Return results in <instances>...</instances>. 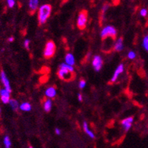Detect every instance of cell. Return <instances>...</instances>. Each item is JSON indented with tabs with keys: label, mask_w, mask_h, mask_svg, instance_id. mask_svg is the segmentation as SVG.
<instances>
[{
	"label": "cell",
	"mask_w": 148,
	"mask_h": 148,
	"mask_svg": "<svg viewBox=\"0 0 148 148\" xmlns=\"http://www.w3.org/2000/svg\"><path fill=\"white\" fill-rule=\"evenodd\" d=\"M74 72L73 66L69 65L67 64H62L60 66L58 75L61 80H69L71 79V76Z\"/></svg>",
	"instance_id": "1"
},
{
	"label": "cell",
	"mask_w": 148,
	"mask_h": 148,
	"mask_svg": "<svg viewBox=\"0 0 148 148\" xmlns=\"http://www.w3.org/2000/svg\"><path fill=\"white\" fill-rule=\"evenodd\" d=\"M52 12V6L50 5H41L38 10V21L40 25H44L47 21Z\"/></svg>",
	"instance_id": "2"
},
{
	"label": "cell",
	"mask_w": 148,
	"mask_h": 148,
	"mask_svg": "<svg viewBox=\"0 0 148 148\" xmlns=\"http://www.w3.org/2000/svg\"><path fill=\"white\" fill-rule=\"evenodd\" d=\"M56 44L53 41H48L46 44V47L44 48V56L46 58H50L52 56L55 55L56 52Z\"/></svg>",
	"instance_id": "3"
},
{
	"label": "cell",
	"mask_w": 148,
	"mask_h": 148,
	"mask_svg": "<svg viewBox=\"0 0 148 148\" xmlns=\"http://www.w3.org/2000/svg\"><path fill=\"white\" fill-rule=\"evenodd\" d=\"M88 13L86 11L83 10L80 13L77 18V27L79 29H83L86 27L87 21H88Z\"/></svg>",
	"instance_id": "4"
},
{
	"label": "cell",
	"mask_w": 148,
	"mask_h": 148,
	"mask_svg": "<svg viewBox=\"0 0 148 148\" xmlns=\"http://www.w3.org/2000/svg\"><path fill=\"white\" fill-rule=\"evenodd\" d=\"M116 36V30L112 26L106 27L105 28H103L102 32H101V37L103 38H106L108 36L114 38Z\"/></svg>",
	"instance_id": "5"
},
{
	"label": "cell",
	"mask_w": 148,
	"mask_h": 148,
	"mask_svg": "<svg viewBox=\"0 0 148 148\" xmlns=\"http://www.w3.org/2000/svg\"><path fill=\"white\" fill-rule=\"evenodd\" d=\"M92 65L95 71H97V72L101 69V68L103 66V60L100 58V56H95L94 57L92 60Z\"/></svg>",
	"instance_id": "6"
},
{
	"label": "cell",
	"mask_w": 148,
	"mask_h": 148,
	"mask_svg": "<svg viewBox=\"0 0 148 148\" xmlns=\"http://www.w3.org/2000/svg\"><path fill=\"white\" fill-rule=\"evenodd\" d=\"M10 91L7 89H1L0 90V96H1V99L2 103L7 104L10 102Z\"/></svg>",
	"instance_id": "7"
},
{
	"label": "cell",
	"mask_w": 148,
	"mask_h": 148,
	"mask_svg": "<svg viewBox=\"0 0 148 148\" xmlns=\"http://www.w3.org/2000/svg\"><path fill=\"white\" fill-rule=\"evenodd\" d=\"M133 122H134V118L132 117V116L123 119L122 121V125L123 127L124 130H125V131H128L130 130V127H131Z\"/></svg>",
	"instance_id": "8"
},
{
	"label": "cell",
	"mask_w": 148,
	"mask_h": 148,
	"mask_svg": "<svg viewBox=\"0 0 148 148\" xmlns=\"http://www.w3.org/2000/svg\"><path fill=\"white\" fill-rule=\"evenodd\" d=\"M123 72H124V65L123 64H120V65L118 66L117 68L116 69L115 72H114V75H113L112 78H111V82H112V83L115 82L116 80L118 79L119 75H120Z\"/></svg>",
	"instance_id": "9"
},
{
	"label": "cell",
	"mask_w": 148,
	"mask_h": 148,
	"mask_svg": "<svg viewBox=\"0 0 148 148\" xmlns=\"http://www.w3.org/2000/svg\"><path fill=\"white\" fill-rule=\"evenodd\" d=\"M0 77H1V80H2V83H3V85L5 86V88L10 92V91H11V88H10V82H9L8 79L6 75H5V73L3 72V71L1 72Z\"/></svg>",
	"instance_id": "10"
},
{
	"label": "cell",
	"mask_w": 148,
	"mask_h": 148,
	"mask_svg": "<svg viewBox=\"0 0 148 148\" xmlns=\"http://www.w3.org/2000/svg\"><path fill=\"white\" fill-rule=\"evenodd\" d=\"M65 61H66V64H69V65H71V66L75 65V57H74V56L72 55V54L68 53L65 57Z\"/></svg>",
	"instance_id": "11"
},
{
	"label": "cell",
	"mask_w": 148,
	"mask_h": 148,
	"mask_svg": "<svg viewBox=\"0 0 148 148\" xmlns=\"http://www.w3.org/2000/svg\"><path fill=\"white\" fill-rule=\"evenodd\" d=\"M45 95L48 97L53 98L56 95V89L55 87H49L45 91Z\"/></svg>",
	"instance_id": "12"
},
{
	"label": "cell",
	"mask_w": 148,
	"mask_h": 148,
	"mask_svg": "<svg viewBox=\"0 0 148 148\" xmlns=\"http://www.w3.org/2000/svg\"><path fill=\"white\" fill-rule=\"evenodd\" d=\"M124 48V46H123V40L122 38H119L117 41H116V44L115 46H114V49H115L116 51H119L122 50Z\"/></svg>",
	"instance_id": "13"
},
{
	"label": "cell",
	"mask_w": 148,
	"mask_h": 148,
	"mask_svg": "<svg viewBox=\"0 0 148 148\" xmlns=\"http://www.w3.org/2000/svg\"><path fill=\"white\" fill-rule=\"evenodd\" d=\"M29 9L34 12L38 7V0H29Z\"/></svg>",
	"instance_id": "14"
},
{
	"label": "cell",
	"mask_w": 148,
	"mask_h": 148,
	"mask_svg": "<svg viewBox=\"0 0 148 148\" xmlns=\"http://www.w3.org/2000/svg\"><path fill=\"white\" fill-rule=\"evenodd\" d=\"M83 130H84V131L86 132L87 134H88V136L91 137V138H95V134H94V133H93L92 131H91V130L88 129V124H87V122H83Z\"/></svg>",
	"instance_id": "15"
},
{
	"label": "cell",
	"mask_w": 148,
	"mask_h": 148,
	"mask_svg": "<svg viewBox=\"0 0 148 148\" xmlns=\"http://www.w3.org/2000/svg\"><path fill=\"white\" fill-rule=\"evenodd\" d=\"M52 103L51 99H47L45 100V102L44 103V108L46 112H49L51 111V108H52Z\"/></svg>",
	"instance_id": "16"
},
{
	"label": "cell",
	"mask_w": 148,
	"mask_h": 148,
	"mask_svg": "<svg viewBox=\"0 0 148 148\" xmlns=\"http://www.w3.org/2000/svg\"><path fill=\"white\" fill-rule=\"evenodd\" d=\"M19 108L23 111H31L32 107H31V105L29 103L25 102V103H21V105H20Z\"/></svg>",
	"instance_id": "17"
},
{
	"label": "cell",
	"mask_w": 148,
	"mask_h": 148,
	"mask_svg": "<svg viewBox=\"0 0 148 148\" xmlns=\"http://www.w3.org/2000/svg\"><path fill=\"white\" fill-rule=\"evenodd\" d=\"M9 103H10V106H11V108L13 110H16V109H18V108L19 107L18 102H17L16 100H15V99H10Z\"/></svg>",
	"instance_id": "18"
},
{
	"label": "cell",
	"mask_w": 148,
	"mask_h": 148,
	"mask_svg": "<svg viewBox=\"0 0 148 148\" xmlns=\"http://www.w3.org/2000/svg\"><path fill=\"white\" fill-rule=\"evenodd\" d=\"M4 145H5V147L6 148H9L11 146V142H10V138H9L8 136H6L4 138Z\"/></svg>",
	"instance_id": "19"
},
{
	"label": "cell",
	"mask_w": 148,
	"mask_h": 148,
	"mask_svg": "<svg viewBox=\"0 0 148 148\" xmlns=\"http://www.w3.org/2000/svg\"><path fill=\"white\" fill-rule=\"evenodd\" d=\"M143 47L147 51H148V36H146L144 38Z\"/></svg>",
	"instance_id": "20"
},
{
	"label": "cell",
	"mask_w": 148,
	"mask_h": 148,
	"mask_svg": "<svg viewBox=\"0 0 148 148\" xmlns=\"http://www.w3.org/2000/svg\"><path fill=\"white\" fill-rule=\"evenodd\" d=\"M127 57H128L129 59H134L136 58V53L133 51H130L127 54Z\"/></svg>",
	"instance_id": "21"
},
{
	"label": "cell",
	"mask_w": 148,
	"mask_h": 148,
	"mask_svg": "<svg viewBox=\"0 0 148 148\" xmlns=\"http://www.w3.org/2000/svg\"><path fill=\"white\" fill-rule=\"evenodd\" d=\"M86 83L85 80H80V83H79V87H80V88H84L85 86H86Z\"/></svg>",
	"instance_id": "22"
},
{
	"label": "cell",
	"mask_w": 148,
	"mask_h": 148,
	"mask_svg": "<svg viewBox=\"0 0 148 148\" xmlns=\"http://www.w3.org/2000/svg\"><path fill=\"white\" fill-rule=\"evenodd\" d=\"M8 1V6L10 8H13L15 5V0H7Z\"/></svg>",
	"instance_id": "23"
},
{
	"label": "cell",
	"mask_w": 148,
	"mask_h": 148,
	"mask_svg": "<svg viewBox=\"0 0 148 148\" xmlns=\"http://www.w3.org/2000/svg\"><path fill=\"white\" fill-rule=\"evenodd\" d=\"M140 14L142 15V16H146L147 14V11L146 9L143 8L141 10V11H140Z\"/></svg>",
	"instance_id": "24"
},
{
	"label": "cell",
	"mask_w": 148,
	"mask_h": 148,
	"mask_svg": "<svg viewBox=\"0 0 148 148\" xmlns=\"http://www.w3.org/2000/svg\"><path fill=\"white\" fill-rule=\"evenodd\" d=\"M24 45H25V47L27 49H29V40H28V39L25 40V42H24Z\"/></svg>",
	"instance_id": "25"
},
{
	"label": "cell",
	"mask_w": 148,
	"mask_h": 148,
	"mask_svg": "<svg viewBox=\"0 0 148 148\" xmlns=\"http://www.w3.org/2000/svg\"><path fill=\"white\" fill-rule=\"evenodd\" d=\"M108 5H107V4H106V5H104V6H103V11H106V10H107V9L108 8Z\"/></svg>",
	"instance_id": "26"
},
{
	"label": "cell",
	"mask_w": 148,
	"mask_h": 148,
	"mask_svg": "<svg viewBox=\"0 0 148 148\" xmlns=\"http://www.w3.org/2000/svg\"><path fill=\"white\" fill-rule=\"evenodd\" d=\"M56 134L57 135H60V130L59 128H56Z\"/></svg>",
	"instance_id": "27"
},
{
	"label": "cell",
	"mask_w": 148,
	"mask_h": 148,
	"mask_svg": "<svg viewBox=\"0 0 148 148\" xmlns=\"http://www.w3.org/2000/svg\"><path fill=\"white\" fill-rule=\"evenodd\" d=\"M78 99L79 101H80V102L83 100V96H82L81 94H78Z\"/></svg>",
	"instance_id": "28"
},
{
	"label": "cell",
	"mask_w": 148,
	"mask_h": 148,
	"mask_svg": "<svg viewBox=\"0 0 148 148\" xmlns=\"http://www.w3.org/2000/svg\"><path fill=\"white\" fill-rule=\"evenodd\" d=\"M13 40H14V38H13V37L9 38V41H10V42H12V41H13Z\"/></svg>",
	"instance_id": "29"
},
{
	"label": "cell",
	"mask_w": 148,
	"mask_h": 148,
	"mask_svg": "<svg viewBox=\"0 0 148 148\" xmlns=\"http://www.w3.org/2000/svg\"><path fill=\"white\" fill-rule=\"evenodd\" d=\"M0 113H1V108H0Z\"/></svg>",
	"instance_id": "30"
}]
</instances>
